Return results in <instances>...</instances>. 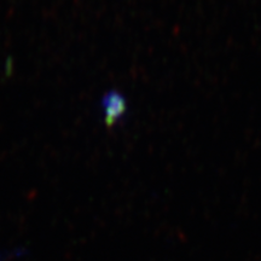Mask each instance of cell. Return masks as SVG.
Wrapping results in <instances>:
<instances>
[{
  "mask_svg": "<svg viewBox=\"0 0 261 261\" xmlns=\"http://www.w3.org/2000/svg\"><path fill=\"white\" fill-rule=\"evenodd\" d=\"M126 100L117 92H108L103 97L102 109L107 126H113L119 121L126 113Z\"/></svg>",
  "mask_w": 261,
  "mask_h": 261,
  "instance_id": "1",
  "label": "cell"
}]
</instances>
